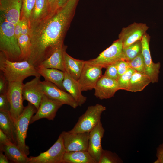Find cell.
I'll list each match as a JSON object with an SVG mask.
<instances>
[{"mask_svg":"<svg viewBox=\"0 0 163 163\" xmlns=\"http://www.w3.org/2000/svg\"><path fill=\"white\" fill-rule=\"evenodd\" d=\"M63 163H97L88 151L66 152Z\"/></svg>","mask_w":163,"mask_h":163,"instance_id":"27","label":"cell"},{"mask_svg":"<svg viewBox=\"0 0 163 163\" xmlns=\"http://www.w3.org/2000/svg\"><path fill=\"white\" fill-rule=\"evenodd\" d=\"M0 129L11 142L17 145L15 123L9 111L0 110Z\"/></svg>","mask_w":163,"mask_h":163,"instance_id":"23","label":"cell"},{"mask_svg":"<svg viewBox=\"0 0 163 163\" xmlns=\"http://www.w3.org/2000/svg\"><path fill=\"white\" fill-rule=\"evenodd\" d=\"M128 62L130 67L135 71L140 73H145V63L142 53Z\"/></svg>","mask_w":163,"mask_h":163,"instance_id":"33","label":"cell"},{"mask_svg":"<svg viewBox=\"0 0 163 163\" xmlns=\"http://www.w3.org/2000/svg\"><path fill=\"white\" fill-rule=\"evenodd\" d=\"M67 46L64 44L57 47L51 55L40 65L48 68L55 69L65 72L64 55Z\"/></svg>","mask_w":163,"mask_h":163,"instance_id":"19","label":"cell"},{"mask_svg":"<svg viewBox=\"0 0 163 163\" xmlns=\"http://www.w3.org/2000/svg\"><path fill=\"white\" fill-rule=\"evenodd\" d=\"M64 62L65 71L72 78L78 81L82 72L85 61L74 58L66 52L64 55Z\"/></svg>","mask_w":163,"mask_h":163,"instance_id":"24","label":"cell"},{"mask_svg":"<svg viewBox=\"0 0 163 163\" xmlns=\"http://www.w3.org/2000/svg\"><path fill=\"white\" fill-rule=\"evenodd\" d=\"M157 159L154 163H163V142L156 149Z\"/></svg>","mask_w":163,"mask_h":163,"instance_id":"38","label":"cell"},{"mask_svg":"<svg viewBox=\"0 0 163 163\" xmlns=\"http://www.w3.org/2000/svg\"><path fill=\"white\" fill-rule=\"evenodd\" d=\"M150 82H151L150 78L145 73L135 71L131 76L128 91H141Z\"/></svg>","mask_w":163,"mask_h":163,"instance_id":"26","label":"cell"},{"mask_svg":"<svg viewBox=\"0 0 163 163\" xmlns=\"http://www.w3.org/2000/svg\"><path fill=\"white\" fill-rule=\"evenodd\" d=\"M21 20H22V23L21 28V34L28 35H29L30 29L28 22L26 21Z\"/></svg>","mask_w":163,"mask_h":163,"instance_id":"40","label":"cell"},{"mask_svg":"<svg viewBox=\"0 0 163 163\" xmlns=\"http://www.w3.org/2000/svg\"><path fill=\"white\" fill-rule=\"evenodd\" d=\"M123 49L122 41L118 38L110 46L101 53L97 57L87 61L106 68L108 66L122 59Z\"/></svg>","mask_w":163,"mask_h":163,"instance_id":"8","label":"cell"},{"mask_svg":"<svg viewBox=\"0 0 163 163\" xmlns=\"http://www.w3.org/2000/svg\"><path fill=\"white\" fill-rule=\"evenodd\" d=\"M123 161L115 152L103 149L98 163H122Z\"/></svg>","mask_w":163,"mask_h":163,"instance_id":"30","label":"cell"},{"mask_svg":"<svg viewBox=\"0 0 163 163\" xmlns=\"http://www.w3.org/2000/svg\"><path fill=\"white\" fill-rule=\"evenodd\" d=\"M102 68L100 66L92 64L85 61L78 80L82 91L94 89L98 81L102 76Z\"/></svg>","mask_w":163,"mask_h":163,"instance_id":"9","label":"cell"},{"mask_svg":"<svg viewBox=\"0 0 163 163\" xmlns=\"http://www.w3.org/2000/svg\"><path fill=\"white\" fill-rule=\"evenodd\" d=\"M36 1V0H22L20 19L26 21L29 23Z\"/></svg>","mask_w":163,"mask_h":163,"instance_id":"31","label":"cell"},{"mask_svg":"<svg viewBox=\"0 0 163 163\" xmlns=\"http://www.w3.org/2000/svg\"><path fill=\"white\" fill-rule=\"evenodd\" d=\"M106 109L102 105L97 104L88 107L85 113L79 118L70 133L90 132L100 122L102 113Z\"/></svg>","mask_w":163,"mask_h":163,"instance_id":"4","label":"cell"},{"mask_svg":"<svg viewBox=\"0 0 163 163\" xmlns=\"http://www.w3.org/2000/svg\"><path fill=\"white\" fill-rule=\"evenodd\" d=\"M22 0H0V16L14 25L20 19Z\"/></svg>","mask_w":163,"mask_h":163,"instance_id":"17","label":"cell"},{"mask_svg":"<svg viewBox=\"0 0 163 163\" xmlns=\"http://www.w3.org/2000/svg\"><path fill=\"white\" fill-rule=\"evenodd\" d=\"M35 68L45 80L54 83L60 89L66 91L63 85L64 72L55 69L47 68L41 65Z\"/></svg>","mask_w":163,"mask_h":163,"instance_id":"22","label":"cell"},{"mask_svg":"<svg viewBox=\"0 0 163 163\" xmlns=\"http://www.w3.org/2000/svg\"><path fill=\"white\" fill-rule=\"evenodd\" d=\"M9 140L7 136L0 129V144L5 143Z\"/></svg>","mask_w":163,"mask_h":163,"instance_id":"42","label":"cell"},{"mask_svg":"<svg viewBox=\"0 0 163 163\" xmlns=\"http://www.w3.org/2000/svg\"><path fill=\"white\" fill-rule=\"evenodd\" d=\"M37 110L35 107L28 102V105L24 107L22 112L14 122L17 145L27 156L29 153V148L25 144L27 130L31 118Z\"/></svg>","mask_w":163,"mask_h":163,"instance_id":"5","label":"cell"},{"mask_svg":"<svg viewBox=\"0 0 163 163\" xmlns=\"http://www.w3.org/2000/svg\"><path fill=\"white\" fill-rule=\"evenodd\" d=\"M150 37L146 33L141 39L142 53L144 58L145 67V73L150 78L151 82H157L161 64L159 62L154 63L152 59L149 48Z\"/></svg>","mask_w":163,"mask_h":163,"instance_id":"11","label":"cell"},{"mask_svg":"<svg viewBox=\"0 0 163 163\" xmlns=\"http://www.w3.org/2000/svg\"><path fill=\"white\" fill-rule=\"evenodd\" d=\"M49 13L48 0H36L30 18L29 27L44 18Z\"/></svg>","mask_w":163,"mask_h":163,"instance_id":"25","label":"cell"},{"mask_svg":"<svg viewBox=\"0 0 163 163\" xmlns=\"http://www.w3.org/2000/svg\"><path fill=\"white\" fill-rule=\"evenodd\" d=\"M66 152L61 133L57 141L47 150L37 156L30 157L29 163H63Z\"/></svg>","mask_w":163,"mask_h":163,"instance_id":"7","label":"cell"},{"mask_svg":"<svg viewBox=\"0 0 163 163\" xmlns=\"http://www.w3.org/2000/svg\"><path fill=\"white\" fill-rule=\"evenodd\" d=\"M59 1V0H48L50 13L54 12L58 8Z\"/></svg>","mask_w":163,"mask_h":163,"instance_id":"39","label":"cell"},{"mask_svg":"<svg viewBox=\"0 0 163 163\" xmlns=\"http://www.w3.org/2000/svg\"><path fill=\"white\" fill-rule=\"evenodd\" d=\"M23 82L20 81L8 82L6 94L10 104V113L14 123L24 107L22 94Z\"/></svg>","mask_w":163,"mask_h":163,"instance_id":"6","label":"cell"},{"mask_svg":"<svg viewBox=\"0 0 163 163\" xmlns=\"http://www.w3.org/2000/svg\"><path fill=\"white\" fill-rule=\"evenodd\" d=\"M68 0H59V7H60L63 5Z\"/></svg>","mask_w":163,"mask_h":163,"instance_id":"44","label":"cell"},{"mask_svg":"<svg viewBox=\"0 0 163 163\" xmlns=\"http://www.w3.org/2000/svg\"><path fill=\"white\" fill-rule=\"evenodd\" d=\"M63 105L61 102L52 99L43 94L39 108L31 117L30 124L43 118L53 120L58 109Z\"/></svg>","mask_w":163,"mask_h":163,"instance_id":"13","label":"cell"},{"mask_svg":"<svg viewBox=\"0 0 163 163\" xmlns=\"http://www.w3.org/2000/svg\"><path fill=\"white\" fill-rule=\"evenodd\" d=\"M104 132L100 121L89 132L88 151L97 163L98 162L103 149L101 146V140Z\"/></svg>","mask_w":163,"mask_h":163,"instance_id":"16","label":"cell"},{"mask_svg":"<svg viewBox=\"0 0 163 163\" xmlns=\"http://www.w3.org/2000/svg\"><path fill=\"white\" fill-rule=\"evenodd\" d=\"M94 95L101 100L113 97L119 88L117 81L108 78L104 75L100 78L94 88Z\"/></svg>","mask_w":163,"mask_h":163,"instance_id":"18","label":"cell"},{"mask_svg":"<svg viewBox=\"0 0 163 163\" xmlns=\"http://www.w3.org/2000/svg\"><path fill=\"white\" fill-rule=\"evenodd\" d=\"M135 71L130 68L125 73L119 77L117 81L119 90L128 91L131 76Z\"/></svg>","mask_w":163,"mask_h":163,"instance_id":"32","label":"cell"},{"mask_svg":"<svg viewBox=\"0 0 163 163\" xmlns=\"http://www.w3.org/2000/svg\"><path fill=\"white\" fill-rule=\"evenodd\" d=\"M66 91L75 100L78 106H81L86 102L87 97L82 94V91L78 81L72 78L66 71L63 82Z\"/></svg>","mask_w":163,"mask_h":163,"instance_id":"20","label":"cell"},{"mask_svg":"<svg viewBox=\"0 0 163 163\" xmlns=\"http://www.w3.org/2000/svg\"><path fill=\"white\" fill-rule=\"evenodd\" d=\"M119 77L125 73L130 68L127 61L120 59L116 63Z\"/></svg>","mask_w":163,"mask_h":163,"instance_id":"35","label":"cell"},{"mask_svg":"<svg viewBox=\"0 0 163 163\" xmlns=\"http://www.w3.org/2000/svg\"><path fill=\"white\" fill-rule=\"evenodd\" d=\"M8 81L2 74L0 72V94H6L7 93Z\"/></svg>","mask_w":163,"mask_h":163,"instance_id":"37","label":"cell"},{"mask_svg":"<svg viewBox=\"0 0 163 163\" xmlns=\"http://www.w3.org/2000/svg\"><path fill=\"white\" fill-rule=\"evenodd\" d=\"M104 75L110 78L117 80L119 77L115 63L108 66Z\"/></svg>","mask_w":163,"mask_h":163,"instance_id":"34","label":"cell"},{"mask_svg":"<svg viewBox=\"0 0 163 163\" xmlns=\"http://www.w3.org/2000/svg\"><path fill=\"white\" fill-rule=\"evenodd\" d=\"M142 45L141 40L135 42L123 49L122 59L128 62L141 53Z\"/></svg>","mask_w":163,"mask_h":163,"instance_id":"28","label":"cell"},{"mask_svg":"<svg viewBox=\"0 0 163 163\" xmlns=\"http://www.w3.org/2000/svg\"><path fill=\"white\" fill-rule=\"evenodd\" d=\"M61 133L66 152L88 151L89 132L72 133L63 131Z\"/></svg>","mask_w":163,"mask_h":163,"instance_id":"12","label":"cell"},{"mask_svg":"<svg viewBox=\"0 0 163 163\" xmlns=\"http://www.w3.org/2000/svg\"><path fill=\"white\" fill-rule=\"evenodd\" d=\"M10 104L6 93L0 94V110L9 111Z\"/></svg>","mask_w":163,"mask_h":163,"instance_id":"36","label":"cell"},{"mask_svg":"<svg viewBox=\"0 0 163 163\" xmlns=\"http://www.w3.org/2000/svg\"><path fill=\"white\" fill-rule=\"evenodd\" d=\"M40 76H35L32 80L23 84L22 94L23 100L33 104L37 110L43 94Z\"/></svg>","mask_w":163,"mask_h":163,"instance_id":"10","label":"cell"},{"mask_svg":"<svg viewBox=\"0 0 163 163\" xmlns=\"http://www.w3.org/2000/svg\"><path fill=\"white\" fill-rule=\"evenodd\" d=\"M43 94L48 97L58 101L63 104L76 108L78 105L74 98L68 92L62 90L54 83L44 80L41 81Z\"/></svg>","mask_w":163,"mask_h":163,"instance_id":"15","label":"cell"},{"mask_svg":"<svg viewBox=\"0 0 163 163\" xmlns=\"http://www.w3.org/2000/svg\"><path fill=\"white\" fill-rule=\"evenodd\" d=\"M22 23V20L20 21L15 25L14 34L16 38L18 39L19 37L21 35V28Z\"/></svg>","mask_w":163,"mask_h":163,"instance_id":"41","label":"cell"},{"mask_svg":"<svg viewBox=\"0 0 163 163\" xmlns=\"http://www.w3.org/2000/svg\"><path fill=\"white\" fill-rule=\"evenodd\" d=\"M0 145V151L4 152L11 162L29 163V158L22 152L16 145L10 140Z\"/></svg>","mask_w":163,"mask_h":163,"instance_id":"21","label":"cell"},{"mask_svg":"<svg viewBox=\"0 0 163 163\" xmlns=\"http://www.w3.org/2000/svg\"><path fill=\"white\" fill-rule=\"evenodd\" d=\"M0 70L10 82L23 81L30 76L41 75L36 68L27 61L13 62L0 53Z\"/></svg>","mask_w":163,"mask_h":163,"instance_id":"3","label":"cell"},{"mask_svg":"<svg viewBox=\"0 0 163 163\" xmlns=\"http://www.w3.org/2000/svg\"><path fill=\"white\" fill-rule=\"evenodd\" d=\"M148 28L146 24L136 22L123 28L118 36L122 41L123 49L141 40Z\"/></svg>","mask_w":163,"mask_h":163,"instance_id":"14","label":"cell"},{"mask_svg":"<svg viewBox=\"0 0 163 163\" xmlns=\"http://www.w3.org/2000/svg\"><path fill=\"white\" fill-rule=\"evenodd\" d=\"M77 1L68 0L62 6L30 27L31 46L27 61L35 67L64 44Z\"/></svg>","mask_w":163,"mask_h":163,"instance_id":"1","label":"cell"},{"mask_svg":"<svg viewBox=\"0 0 163 163\" xmlns=\"http://www.w3.org/2000/svg\"><path fill=\"white\" fill-rule=\"evenodd\" d=\"M3 152L0 151V163H9L7 157L3 153Z\"/></svg>","mask_w":163,"mask_h":163,"instance_id":"43","label":"cell"},{"mask_svg":"<svg viewBox=\"0 0 163 163\" xmlns=\"http://www.w3.org/2000/svg\"><path fill=\"white\" fill-rule=\"evenodd\" d=\"M15 25L0 16V53L13 62L21 61V52L14 34Z\"/></svg>","mask_w":163,"mask_h":163,"instance_id":"2","label":"cell"},{"mask_svg":"<svg viewBox=\"0 0 163 163\" xmlns=\"http://www.w3.org/2000/svg\"><path fill=\"white\" fill-rule=\"evenodd\" d=\"M18 41L21 52V61H27L30 56L31 46L29 35L21 34L18 39Z\"/></svg>","mask_w":163,"mask_h":163,"instance_id":"29","label":"cell"}]
</instances>
